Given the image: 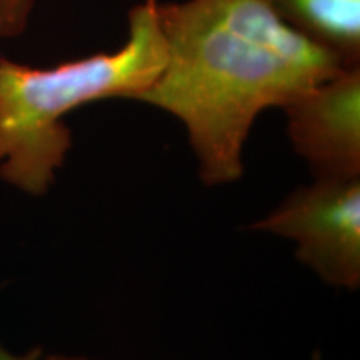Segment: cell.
<instances>
[{
  "mask_svg": "<svg viewBox=\"0 0 360 360\" xmlns=\"http://www.w3.org/2000/svg\"><path fill=\"white\" fill-rule=\"evenodd\" d=\"M281 19L344 64H360V0H265Z\"/></svg>",
  "mask_w": 360,
  "mask_h": 360,
  "instance_id": "5b68a950",
  "label": "cell"
},
{
  "mask_svg": "<svg viewBox=\"0 0 360 360\" xmlns=\"http://www.w3.org/2000/svg\"><path fill=\"white\" fill-rule=\"evenodd\" d=\"M164 62L159 0H142L129 12L127 39L112 52L53 67L0 57V180L45 195L72 148L67 115L105 98L137 101Z\"/></svg>",
  "mask_w": 360,
  "mask_h": 360,
  "instance_id": "7a4b0ae2",
  "label": "cell"
},
{
  "mask_svg": "<svg viewBox=\"0 0 360 360\" xmlns=\"http://www.w3.org/2000/svg\"><path fill=\"white\" fill-rule=\"evenodd\" d=\"M37 0H0V39L25 32Z\"/></svg>",
  "mask_w": 360,
  "mask_h": 360,
  "instance_id": "8992f818",
  "label": "cell"
},
{
  "mask_svg": "<svg viewBox=\"0 0 360 360\" xmlns=\"http://www.w3.org/2000/svg\"><path fill=\"white\" fill-rule=\"evenodd\" d=\"M40 360H96V359L80 357V355H65V354H44Z\"/></svg>",
  "mask_w": 360,
  "mask_h": 360,
  "instance_id": "ba28073f",
  "label": "cell"
},
{
  "mask_svg": "<svg viewBox=\"0 0 360 360\" xmlns=\"http://www.w3.org/2000/svg\"><path fill=\"white\" fill-rule=\"evenodd\" d=\"M165 62L139 102L186 129L209 186L244 172L262 112L283 109L347 64L287 25L265 0L159 2Z\"/></svg>",
  "mask_w": 360,
  "mask_h": 360,
  "instance_id": "6da1fadb",
  "label": "cell"
},
{
  "mask_svg": "<svg viewBox=\"0 0 360 360\" xmlns=\"http://www.w3.org/2000/svg\"><path fill=\"white\" fill-rule=\"evenodd\" d=\"M282 110L292 147L317 177H360V64L342 67Z\"/></svg>",
  "mask_w": 360,
  "mask_h": 360,
  "instance_id": "277c9868",
  "label": "cell"
},
{
  "mask_svg": "<svg viewBox=\"0 0 360 360\" xmlns=\"http://www.w3.org/2000/svg\"><path fill=\"white\" fill-rule=\"evenodd\" d=\"M42 349H30L29 352L25 354H17L8 350L6 345L0 340V360H40L42 359Z\"/></svg>",
  "mask_w": 360,
  "mask_h": 360,
  "instance_id": "52a82bcc",
  "label": "cell"
},
{
  "mask_svg": "<svg viewBox=\"0 0 360 360\" xmlns=\"http://www.w3.org/2000/svg\"><path fill=\"white\" fill-rule=\"evenodd\" d=\"M252 229L295 242L297 259L328 285L359 287L360 177H317Z\"/></svg>",
  "mask_w": 360,
  "mask_h": 360,
  "instance_id": "3957f363",
  "label": "cell"
}]
</instances>
